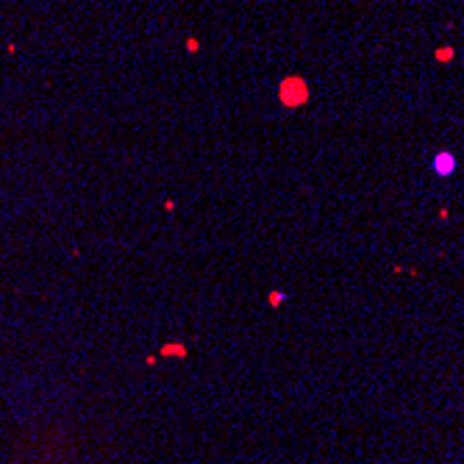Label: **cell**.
Segmentation results:
<instances>
[{"label":"cell","mask_w":464,"mask_h":464,"mask_svg":"<svg viewBox=\"0 0 464 464\" xmlns=\"http://www.w3.org/2000/svg\"><path fill=\"white\" fill-rule=\"evenodd\" d=\"M453 170H456V159H453V153H436L434 159V172L436 175H453Z\"/></svg>","instance_id":"6da1fadb"}]
</instances>
